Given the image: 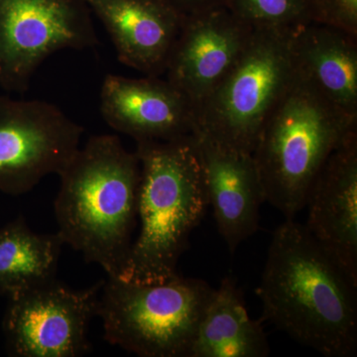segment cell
<instances>
[{
    "label": "cell",
    "instance_id": "1",
    "mask_svg": "<svg viewBox=\"0 0 357 357\" xmlns=\"http://www.w3.org/2000/svg\"><path fill=\"white\" fill-rule=\"evenodd\" d=\"M356 290L305 225L285 220L274 230L255 290L263 319L321 356L354 357Z\"/></svg>",
    "mask_w": 357,
    "mask_h": 357
},
{
    "label": "cell",
    "instance_id": "2",
    "mask_svg": "<svg viewBox=\"0 0 357 357\" xmlns=\"http://www.w3.org/2000/svg\"><path fill=\"white\" fill-rule=\"evenodd\" d=\"M54 211L65 244L119 278L137 220L140 162L116 135L89 137L58 174Z\"/></svg>",
    "mask_w": 357,
    "mask_h": 357
},
{
    "label": "cell",
    "instance_id": "3",
    "mask_svg": "<svg viewBox=\"0 0 357 357\" xmlns=\"http://www.w3.org/2000/svg\"><path fill=\"white\" fill-rule=\"evenodd\" d=\"M136 144L140 162V231L119 279L165 283L180 275L178 260L208 210L203 170L192 134L178 140L137 141Z\"/></svg>",
    "mask_w": 357,
    "mask_h": 357
},
{
    "label": "cell",
    "instance_id": "4",
    "mask_svg": "<svg viewBox=\"0 0 357 357\" xmlns=\"http://www.w3.org/2000/svg\"><path fill=\"white\" fill-rule=\"evenodd\" d=\"M354 133L357 117L333 107L296 72L252 152L266 203L295 220L326 160Z\"/></svg>",
    "mask_w": 357,
    "mask_h": 357
},
{
    "label": "cell",
    "instance_id": "5",
    "mask_svg": "<svg viewBox=\"0 0 357 357\" xmlns=\"http://www.w3.org/2000/svg\"><path fill=\"white\" fill-rule=\"evenodd\" d=\"M215 289L178 276L161 284L107 277L98 298L105 340L142 357H188Z\"/></svg>",
    "mask_w": 357,
    "mask_h": 357
},
{
    "label": "cell",
    "instance_id": "6",
    "mask_svg": "<svg viewBox=\"0 0 357 357\" xmlns=\"http://www.w3.org/2000/svg\"><path fill=\"white\" fill-rule=\"evenodd\" d=\"M291 35L253 31L236 64L197 107L195 132L252 154L265 122L296 77Z\"/></svg>",
    "mask_w": 357,
    "mask_h": 357
},
{
    "label": "cell",
    "instance_id": "7",
    "mask_svg": "<svg viewBox=\"0 0 357 357\" xmlns=\"http://www.w3.org/2000/svg\"><path fill=\"white\" fill-rule=\"evenodd\" d=\"M98 44L84 0H0V86L24 93L56 52Z\"/></svg>",
    "mask_w": 357,
    "mask_h": 357
},
{
    "label": "cell",
    "instance_id": "8",
    "mask_svg": "<svg viewBox=\"0 0 357 357\" xmlns=\"http://www.w3.org/2000/svg\"><path fill=\"white\" fill-rule=\"evenodd\" d=\"M105 280L73 290L57 279L8 298L2 321L7 352L16 357H79L89 354V324Z\"/></svg>",
    "mask_w": 357,
    "mask_h": 357
},
{
    "label": "cell",
    "instance_id": "9",
    "mask_svg": "<svg viewBox=\"0 0 357 357\" xmlns=\"http://www.w3.org/2000/svg\"><path fill=\"white\" fill-rule=\"evenodd\" d=\"M84 128L44 100L0 96V192L20 196L62 171Z\"/></svg>",
    "mask_w": 357,
    "mask_h": 357
},
{
    "label": "cell",
    "instance_id": "10",
    "mask_svg": "<svg viewBox=\"0 0 357 357\" xmlns=\"http://www.w3.org/2000/svg\"><path fill=\"white\" fill-rule=\"evenodd\" d=\"M253 31L225 6L185 16L166 79L196 109L236 64Z\"/></svg>",
    "mask_w": 357,
    "mask_h": 357
},
{
    "label": "cell",
    "instance_id": "11",
    "mask_svg": "<svg viewBox=\"0 0 357 357\" xmlns=\"http://www.w3.org/2000/svg\"><path fill=\"white\" fill-rule=\"evenodd\" d=\"M100 112L110 128L136 142L178 140L197 128L192 103L160 77L107 75L100 91Z\"/></svg>",
    "mask_w": 357,
    "mask_h": 357
},
{
    "label": "cell",
    "instance_id": "12",
    "mask_svg": "<svg viewBox=\"0 0 357 357\" xmlns=\"http://www.w3.org/2000/svg\"><path fill=\"white\" fill-rule=\"evenodd\" d=\"M306 206L307 231L357 285V133L326 160Z\"/></svg>",
    "mask_w": 357,
    "mask_h": 357
},
{
    "label": "cell",
    "instance_id": "13",
    "mask_svg": "<svg viewBox=\"0 0 357 357\" xmlns=\"http://www.w3.org/2000/svg\"><path fill=\"white\" fill-rule=\"evenodd\" d=\"M203 170L208 206L230 253L259 229L265 201L252 154L237 151L192 133Z\"/></svg>",
    "mask_w": 357,
    "mask_h": 357
},
{
    "label": "cell",
    "instance_id": "14",
    "mask_svg": "<svg viewBox=\"0 0 357 357\" xmlns=\"http://www.w3.org/2000/svg\"><path fill=\"white\" fill-rule=\"evenodd\" d=\"M102 21L122 64L146 75L165 74L184 16L165 0H84Z\"/></svg>",
    "mask_w": 357,
    "mask_h": 357
},
{
    "label": "cell",
    "instance_id": "15",
    "mask_svg": "<svg viewBox=\"0 0 357 357\" xmlns=\"http://www.w3.org/2000/svg\"><path fill=\"white\" fill-rule=\"evenodd\" d=\"M296 72L333 107L357 117V35L309 22L291 35Z\"/></svg>",
    "mask_w": 357,
    "mask_h": 357
},
{
    "label": "cell",
    "instance_id": "16",
    "mask_svg": "<svg viewBox=\"0 0 357 357\" xmlns=\"http://www.w3.org/2000/svg\"><path fill=\"white\" fill-rule=\"evenodd\" d=\"M261 324L249 317L232 277H225L204 310L188 357H266Z\"/></svg>",
    "mask_w": 357,
    "mask_h": 357
},
{
    "label": "cell",
    "instance_id": "17",
    "mask_svg": "<svg viewBox=\"0 0 357 357\" xmlns=\"http://www.w3.org/2000/svg\"><path fill=\"white\" fill-rule=\"evenodd\" d=\"M64 244L59 232L32 231L23 217L0 227V295L8 299L56 278Z\"/></svg>",
    "mask_w": 357,
    "mask_h": 357
},
{
    "label": "cell",
    "instance_id": "18",
    "mask_svg": "<svg viewBox=\"0 0 357 357\" xmlns=\"http://www.w3.org/2000/svg\"><path fill=\"white\" fill-rule=\"evenodd\" d=\"M225 7L253 30L293 32L311 22L307 0H227Z\"/></svg>",
    "mask_w": 357,
    "mask_h": 357
},
{
    "label": "cell",
    "instance_id": "19",
    "mask_svg": "<svg viewBox=\"0 0 357 357\" xmlns=\"http://www.w3.org/2000/svg\"><path fill=\"white\" fill-rule=\"evenodd\" d=\"M310 20L357 35V0H307Z\"/></svg>",
    "mask_w": 357,
    "mask_h": 357
},
{
    "label": "cell",
    "instance_id": "20",
    "mask_svg": "<svg viewBox=\"0 0 357 357\" xmlns=\"http://www.w3.org/2000/svg\"><path fill=\"white\" fill-rule=\"evenodd\" d=\"M169 6L173 7L182 16L203 13L210 9L225 6L227 0H165Z\"/></svg>",
    "mask_w": 357,
    "mask_h": 357
}]
</instances>
